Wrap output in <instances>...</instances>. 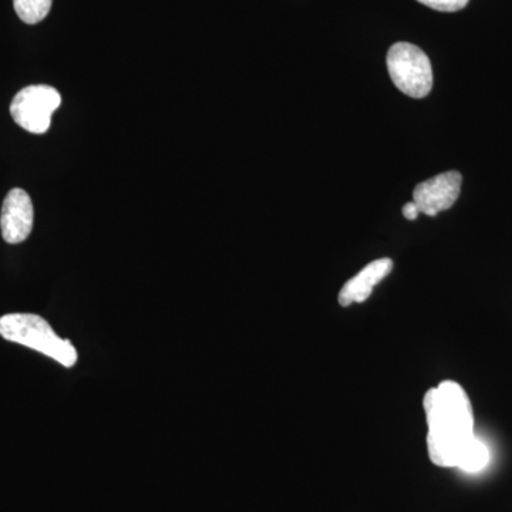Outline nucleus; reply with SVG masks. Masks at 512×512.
Listing matches in <instances>:
<instances>
[{
	"mask_svg": "<svg viewBox=\"0 0 512 512\" xmlns=\"http://www.w3.org/2000/svg\"><path fill=\"white\" fill-rule=\"evenodd\" d=\"M423 409L431 463L458 468L468 447L477 439L473 404L466 390L454 380H444L424 394Z\"/></svg>",
	"mask_w": 512,
	"mask_h": 512,
	"instance_id": "f257e3e1",
	"label": "nucleus"
},
{
	"mask_svg": "<svg viewBox=\"0 0 512 512\" xmlns=\"http://www.w3.org/2000/svg\"><path fill=\"white\" fill-rule=\"evenodd\" d=\"M0 336L8 342L18 343L52 357L64 367H73L79 357L69 340L60 338L45 319L33 313H9L2 316Z\"/></svg>",
	"mask_w": 512,
	"mask_h": 512,
	"instance_id": "f03ea898",
	"label": "nucleus"
},
{
	"mask_svg": "<svg viewBox=\"0 0 512 512\" xmlns=\"http://www.w3.org/2000/svg\"><path fill=\"white\" fill-rule=\"evenodd\" d=\"M387 70L394 86L412 99H424L433 89L429 56L412 43H394L387 53Z\"/></svg>",
	"mask_w": 512,
	"mask_h": 512,
	"instance_id": "7ed1b4c3",
	"label": "nucleus"
},
{
	"mask_svg": "<svg viewBox=\"0 0 512 512\" xmlns=\"http://www.w3.org/2000/svg\"><path fill=\"white\" fill-rule=\"evenodd\" d=\"M62 104V96L46 84L25 87L13 97L10 114L23 130L45 134L52 124L53 113Z\"/></svg>",
	"mask_w": 512,
	"mask_h": 512,
	"instance_id": "20e7f679",
	"label": "nucleus"
},
{
	"mask_svg": "<svg viewBox=\"0 0 512 512\" xmlns=\"http://www.w3.org/2000/svg\"><path fill=\"white\" fill-rule=\"evenodd\" d=\"M463 177L458 171L436 175L414 188L413 201L420 214L436 217L439 212L450 210L460 197Z\"/></svg>",
	"mask_w": 512,
	"mask_h": 512,
	"instance_id": "39448f33",
	"label": "nucleus"
},
{
	"mask_svg": "<svg viewBox=\"0 0 512 512\" xmlns=\"http://www.w3.org/2000/svg\"><path fill=\"white\" fill-rule=\"evenodd\" d=\"M35 210L28 192L13 188L3 201L0 212L2 237L8 244L16 245L26 241L33 229Z\"/></svg>",
	"mask_w": 512,
	"mask_h": 512,
	"instance_id": "423d86ee",
	"label": "nucleus"
},
{
	"mask_svg": "<svg viewBox=\"0 0 512 512\" xmlns=\"http://www.w3.org/2000/svg\"><path fill=\"white\" fill-rule=\"evenodd\" d=\"M393 271V261L390 258H380L370 262L362 271L352 279H349L340 289L338 302L343 308L366 302L372 296L376 288L384 278Z\"/></svg>",
	"mask_w": 512,
	"mask_h": 512,
	"instance_id": "0eeeda50",
	"label": "nucleus"
},
{
	"mask_svg": "<svg viewBox=\"0 0 512 512\" xmlns=\"http://www.w3.org/2000/svg\"><path fill=\"white\" fill-rule=\"evenodd\" d=\"M53 0H13L16 15L28 25H36L49 15Z\"/></svg>",
	"mask_w": 512,
	"mask_h": 512,
	"instance_id": "6e6552de",
	"label": "nucleus"
},
{
	"mask_svg": "<svg viewBox=\"0 0 512 512\" xmlns=\"http://www.w3.org/2000/svg\"><path fill=\"white\" fill-rule=\"evenodd\" d=\"M490 463V450L485 446L483 441L477 439L473 441L466 454H464L463 460H461L460 470L466 471V473H478V471L484 470L485 467Z\"/></svg>",
	"mask_w": 512,
	"mask_h": 512,
	"instance_id": "1a4fd4ad",
	"label": "nucleus"
},
{
	"mask_svg": "<svg viewBox=\"0 0 512 512\" xmlns=\"http://www.w3.org/2000/svg\"><path fill=\"white\" fill-rule=\"evenodd\" d=\"M417 2L439 12L451 13L466 8L470 0H417Z\"/></svg>",
	"mask_w": 512,
	"mask_h": 512,
	"instance_id": "9d476101",
	"label": "nucleus"
},
{
	"mask_svg": "<svg viewBox=\"0 0 512 512\" xmlns=\"http://www.w3.org/2000/svg\"><path fill=\"white\" fill-rule=\"evenodd\" d=\"M403 215L406 220L414 221L417 220V217L420 215L419 207L414 204V201L407 202L403 207Z\"/></svg>",
	"mask_w": 512,
	"mask_h": 512,
	"instance_id": "9b49d317",
	"label": "nucleus"
}]
</instances>
